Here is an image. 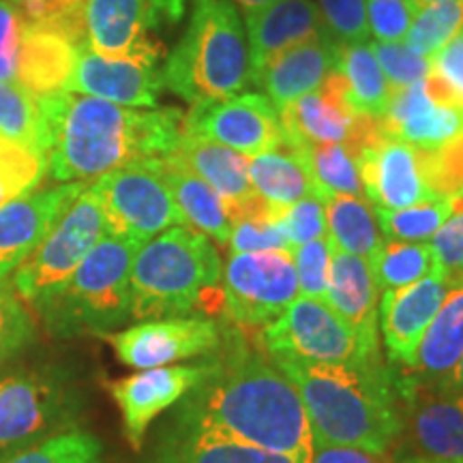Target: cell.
<instances>
[{
    "mask_svg": "<svg viewBox=\"0 0 463 463\" xmlns=\"http://www.w3.org/2000/svg\"><path fill=\"white\" fill-rule=\"evenodd\" d=\"M0 463H106V457L101 439L95 433L71 430L5 457Z\"/></svg>",
    "mask_w": 463,
    "mask_h": 463,
    "instance_id": "obj_41",
    "label": "cell"
},
{
    "mask_svg": "<svg viewBox=\"0 0 463 463\" xmlns=\"http://www.w3.org/2000/svg\"><path fill=\"white\" fill-rule=\"evenodd\" d=\"M380 288L373 279L369 260L352 256L333 247L328 270L326 303L335 314L344 317L369 345L380 347Z\"/></svg>",
    "mask_w": 463,
    "mask_h": 463,
    "instance_id": "obj_26",
    "label": "cell"
},
{
    "mask_svg": "<svg viewBox=\"0 0 463 463\" xmlns=\"http://www.w3.org/2000/svg\"><path fill=\"white\" fill-rule=\"evenodd\" d=\"M157 24H176L184 15V0H150Z\"/></svg>",
    "mask_w": 463,
    "mask_h": 463,
    "instance_id": "obj_54",
    "label": "cell"
},
{
    "mask_svg": "<svg viewBox=\"0 0 463 463\" xmlns=\"http://www.w3.org/2000/svg\"><path fill=\"white\" fill-rule=\"evenodd\" d=\"M245 22L253 73L279 52L326 34L314 0H273L245 14Z\"/></svg>",
    "mask_w": 463,
    "mask_h": 463,
    "instance_id": "obj_25",
    "label": "cell"
},
{
    "mask_svg": "<svg viewBox=\"0 0 463 463\" xmlns=\"http://www.w3.org/2000/svg\"><path fill=\"white\" fill-rule=\"evenodd\" d=\"M0 137L45 153L37 97L15 82H0Z\"/></svg>",
    "mask_w": 463,
    "mask_h": 463,
    "instance_id": "obj_37",
    "label": "cell"
},
{
    "mask_svg": "<svg viewBox=\"0 0 463 463\" xmlns=\"http://www.w3.org/2000/svg\"><path fill=\"white\" fill-rule=\"evenodd\" d=\"M436 273L449 288L463 283V211L453 213L431 239Z\"/></svg>",
    "mask_w": 463,
    "mask_h": 463,
    "instance_id": "obj_47",
    "label": "cell"
},
{
    "mask_svg": "<svg viewBox=\"0 0 463 463\" xmlns=\"http://www.w3.org/2000/svg\"><path fill=\"white\" fill-rule=\"evenodd\" d=\"M34 320L14 283L0 279V367L31 347Z\"/></svg>",
    "mask_w": 463,
    "mask_h": 463,
    "instance_id": "obj_43",
    "label": "cell"
},
{
    "mask_svg": "<svg viewBox=\"0 0 463 463\" xmlns=\"http://www.w3.org/2000/svg\"><path fill=\"white\" fill-rule=\"evenodd\" d=\"M213 372L215 363L165 364L108 382L109 395L123 416V431L131 449H140L150 422L204 384Z\"/></svg>",
    "mask_w": 463,
    "mask_h": 463,
    "instance_id": "obj_17",
    "label": "cell"
},
{
    "mask_svg": "<svg viewBox=\"0 0 463 463\" xmlns=\"http://www.w3.org/2000/svg\"><path fill=\"white\" fill-rule=\"evenodd\" d=\"M289 146L307 144H347L358 153L382 136L378 118L361 116L345 103L341 75L333 71L316 92L279 109Z\"/></svg>",
    "mask_w": 463,
    "mask_h": 463,
    "instance_id": "obj_15",
    "label": "cell"
},
{
    "mask_svg": "<svg viewBox=\"0 0 463 463\" xmlns=\"http://www.w3.org/2000/svg\"><path fill=\"white\" fill-rule=\"evenodd\" d=\"M159 170L172 191L174 204L181 213L183 223L206 234L219 247H228L232 222L217 191L202 181L198 174H194L187 165L181 164L174 155L159 157Z\"/></svg>",
    "mask_w": 463,
    "mask_h": 463,
    "instance_id": "obj_28",
    "label": "cell"
},
{
    "mask_svg": "<svg viewBox=\"0 0 463 463\" xmlns=\"http://www.w3.org/2000/svg\"><path fill=\"white\" fill-rule=\"evenodd\" d=\"M82 399L58 364L0 373V459L75 430Z\"/></svg>",
    "mask_w": 463,
    "mask_h": 463,
    "instance_id": "obj_7",
    "label": "cell"
},
{
    "mask_svg": "<svg viewBox=\"0 0 463 463\" xmlns=\"http://www.w3.org/2000/svg\"><path fill=\"white\" fill-rule=\"evenodd\" d=\"M307 463H397L389 453H372L358 447H345V444L314 442Z\"/></svg>",
    "mask_w": 463,
    "mask_h": 463,
    "instance_id": "obj_53",
    "label": "cell"
},
{
    "mask_svg": "<svg viewBox=\"0 0 463 463\" xmlns=\"http://www.w3.org/2000/svg\"><path fill=\"white\" fill-rule=\"evenodd\" d=\"M222 314L241 328L275 322L300 297L289 251L232 253L222 277Z\"/></svg>",
    "mask_w": 463,
    "mask_h": 463,
    "instance_id": "obj_11",
    "label": "cell"
},
{
    "mask_svg": "<svg viewBox=\"0 0 463 463\" xmlns=\"http://www.w3.org/2000/svg\"><path fill=\"white\" fill-rule=\"evenodd\" d=\"M222 277L223 264L211 239L189 225H172L133 258L131 317L222 314Z\"/></svg>",
    "mask_w": 463,
    "mask_h": 463,
    "instance_id": "obj_4",
    "label": "cell"
},
{
    "mask_svg": "<svg viewBox=\"0 0 463 463\" xmlns=\"http://www.w3.org/2000/svg\"><path fill=\"white\" fill-rule=\"evenodd\" d=\"M408 433L416 457L463 463V391L412 384Z\"/></svg>",
    "mask_w": 463,
    "mask_h": 463,
    "instance_id": "obj_22",
    "label": "cell"
},
{
    "mask_svg": "<svg viewBox=\"0 0 463 463\" xmlns=\"http://www.w3.org/2000/svg\"><path fill=\"white\" fill-rule=\"evenodd\" d=\"M431 386H439V389H449V391H463V356L459 358V363H457L455 367L438 382V384H431Z\"/></svg>",
    "mask_w": 463,
    "mask_h": 463,
    "instance_id": "obj_55",
    "label": "cell"
},
{
    "mask_svg": "<svg viewBox=\"0 0 463 463\" xmlns=\"http://www.w3.org/2000/svg\"><path fill=\"white\" fill-rule=\"evenodd\" d=\"M373 279L380 292L384 289H399L410 283L420 281L422 277L436 273L433 251L430 242H403V241H382L375 253L369 258Z\"/></svg>",
    "mask_w": 463,
    "mask_h": 463,
    "instance_id": "obj_35",
    "label": "cell"
},
{
    "mask_svg": "<svg viewBox=\"0 0 463 463\" xmlns=\"http://www.w3.org/2000/svg\"><path fill=\"white\" fill-rule=\"evenodd\" d=\"M164 84V69L157 61L144 58H106L80 45L75 56V67L67 90L75 95L95 97L116 106L148 108L157 106Z\"/></svg>",
    "mask_w": 463,
    "mask_h": 463,
    "instance_id": "obj_18",
    "label": "cell"
},
{
    "mask_svg": "<svg viewBox=\"0 0 463 463\" xmlns=\"http://www.w3.org/2000/svg\"><path fill=\"white\" fill-rule=\"evenodd\" d=\"M335 71L341 75L345 103L356 114L380 118L386 112L392 86L375 61L372 43H337Z\"/></svg>",
    "mask_w": 463,
    "mask_h": 463,
    "instance_id": "obj_31",
    "label": "cell"
},
{
    "mask_svg": "<svg viewBox=\"0 0 463 463\" xmlns=\"http://www.w3.org/2000/svg\"><path fill=\"white\" fill-rule=\"evenodd\" d=\"M463 28V0H442L416 11L403 43L416 54L431 58Z\"/></svg>",
    "mask_w": 463,
    "mask_h": 463,
    "instance_id": "obj_39",
    "label": "cell"
},
{
    "mask_svg": "<svg viewBox=\"0 0 463 463\" xmlns=\"http://www.w3.org/2000/svg\"><path fill=\"white\" fill-rule=\"evenodd\" d=\"M249 178L260 198L277 211L316 195L314 178L303 155L288 142L249 157Z\"/></svg>",
    "mask_w": 463,
    "mask_h": 463,
    "instance_id": "obj_30",
    "label": "cell"
},
{
    "mask_svg": "<svg viewBox=\"0 0 463 463\" xmlns=\"http://www.w3.org/2000/svg\"><path fill=\"white\" fill-rule=\"evenodd\" d=\"M108 236L106 217L90 184L58 217L34 253L15 270V292L37 309L65 283L82 260Z\"/></svg>",
    "mask_w": 463,
    "mask_h": 463,
    "instance_id": "obj_9",
    "label": "cell"
},
{
    "mask_svg": "<svg viewBox=\"0 0 463 463\" xmlns=\"http://www.w3.org/2000/svg\"><path fill=\"white\" fill-rule=\"evenodd\" d=\"M164 84L191 106L253 86L247 31L232 0H194L187 31L167 56Z\"/></svg>",
    "mask_w": 463,
    "mask_h": 463,
    "instance_id": "obj_5",
    "label": "cell"
},
{
    "mask_svg": "<svg viewBox=\"0 0 463 463\" xmlns=\"http://www.w3.org/2000/svg\"><path fill=\"white\" fill-rule=\"evenodd\" d=\"M234 5H239L242 9V14H251V11H258L266 7V5H270L273 0H232Z\"/></svg>",
    "mask_w": 463,
    "mask_h": 463,
    "instance_id": "obj_56",
    "label": "cell"
},
{
    "mask_svg": "<svg viewBox=\"0 0 463 463\" xmlns=\"http://www.w3.org/2000/svg\"><path fill=\"white\" fill-rule=\"evenodd\" d=\"M140 245L103 236L52 297L37 307L54 337L108 335L131 317V264Z\"/></svg>",
    "mask_w": 463,
    "mask_h": 463,
    "instance_id": "obj_6",
    "label": "cell"
},
{
    "mask_svg": "<svg viewBox=\"0 0 463 463\" xmlns=\"http://www.w3.org/2000/svg\"><path fill=\"white\" fill-rule=\"evenodd\" d=\"M450 215H453V206H450L449 195L419 202L408 208H397V211L375 208V219H378L382 234L391 241L403 242L431 241Z\"/></svg>",
    "mask_w": 463,
    "mask_h": 463,
    "instance_id": "obj_36",
    "label": "cell"
},
{
    "mask_svg": "<svg viewBox=\"0 0 463 463\" xmlns=\"http://www.w3.org/2000/svg\"><path fill=\"white\" fill-rule=\"evenodd\" d=\"M431 174L436 195L463 191V133L447 146L431 150Z\"/></svg>",
    "mask_w": 463,
    "mask_h": 463,
    "instance_id": "obj_51",
    "label": "cell"
},
{
    "mask_svg": "<svg viewBox=\"0 0 463 463\" xmlns=\"http://www.w3.org/2000/svg\"><path fill=\"white\" fill-rule=\"evenodd\" d=\"M378 125L392 140L438 150L463 133V106L449 84L431 71L419 84L392 89L389 108Z\"/></svg>",
    "mask_w": 463,
    "mask_h": 463,
    "instance_id": "obj_13",
    "label": "cell"
},
{
    "mask_svg": "<svg viewBox=\"0 0 463 463\" xmlns=\"http://www.w3.org/2000/svg\"><path fill=\"white\" fill-rule=\"evenodd\" d=\"M324 222L331 245L352 256L369 260L384 241L373 204L356 195L324 200Z\"/></svg>",
    "mask_w": 463,
    "mask_h": 463,
    "instance_id": "obj_33",
    "label": "cell"
},
{
    "mask_svg": "<svg viewBox=\"0 0 463 463\" xmlns=\"http://www.w3.org/2000/svg\"><path fill=\"white\" fill-rule=\"evenodd\" d=\"M367 3L369 34L375 42H403L408 34L416 7L410 0H364Z\"/></svg>",
    "mask_w": 463,
    "mask_h": 463,
    "instance_id": "obj_49",
    "label": "cell"
},
{
    "mask_svg": "<svg viewBox=\"0 0 463 463\" xmlns=\"http://www.w3.org/2000/svg\"><path fill=\"white\" fill-rule=\"evenodd\" d=\"M431 71L438 73L463 106V28L431 56Z\"/></svg>",
    "mask_w": 463,
    "mask_h": 463,
    "instance_id": "obj_52",
    "label": "cell"
},
{
    "mask_svg": "<svg viewBox=\"0 0 463 463\" xmlns=\"http://www.w3.org/2000/svg\"><path fill=\"white\" fill-rule=\"evenodd\" d=\"M294 148L303 155L314 178L316 195L322 202L333 195L364 198L354 148L347 144H307V146Z\"/></svg>",
    "mask_w": 463,
    "mask_h": 463,
    "instance_id": "obj_34",
    "label": "cell"
},
{
    "mask_svg": "<svg viewBox=\"0 0 463 463\" xmlns=\"http://www.w3.org/2000/svg\"><path fill=\"white\" fill-rule=\"evenodd\" d=\"M232 253L289 251L286 230L277 219V208L266 206L232 222L230 242Z\"/></svg>",
    "mask_w": 463,
    "mask_h": 463,
    "instance_id": "obj_42",
    "label": "cell"
},
{
    "mask_svg": "<svg viewBox=\"0 0 463 463\" xmlns=\"http://www.w3.org/2000/svg\"><path fill=\"white\" fill-rule=\"evenodd\" d=\"M372 50L392 89L419 84L431 73V58L416 54L403 42H373Z\"/></svg>",
    "mask_w": 463,
    "mask_h": 463,
    "instance_id": "obj_46",
    "label": "cell"
},
{
    "mask_svg": "<svg viewBox=\"0 0 463 463\" xmlns=\"http://www.w3.org/2000/svg\"><path fill=\"white\" fill-rule=\"evenodd\" d=\"M106 217L108 234L144 245L172 225H184L159 159L133 161L90 183Z\"/></svg>",
    "mask_w": 463,
    "mask_h": 463,
    "instance_id": "obj_10",
    "label": "cell"
},
{
    "mask_svg": "<svg viewBox=\"0 0 463 463\" xmlns=\"http://www.w3.org/2000/svg\"><path fill=\"white\" fill-rule=\"evenodd\" d=\"M89 187L84 181L33 189L0 208V279L15 273L42 245L58 217Z\"/></svg>",
    "mask_w": 463,
    "mask_h": 463,
    "instance_id": "obj_19",
    "label": "cell"
},
{
    "mask_svg": "<svg viewBox=\"0 0 463 463\" xmlns=\"http://www.w3.org/2000/svg\"><path fill=\"white\" fill-rule=\"evenodd\" d=\"M183 410L184 422L307 463L314 431L297 386L234 333L230 352Z\"/></svg>",
    "mask_w": 463,
    "mask_h": 463,
    "instance_id": "obj_2",
    "label": "cell"
},
{
    "mask_svg": "<svg viewBox=\"0 0 463 463\" xmlns=\"http://www.w3.org/2000/svg\"><path fill=\"white\" fill-rule=\"evenodd\" d=\"M26 26L43 28L69 39L75 48L86 42V0H11Z\"/></svg>",
    "mask_w": 463,
    "mask_h": 463,
    "instance_id": "obj_40",
    "label": "cell"
},
{
    "mask_svg": "<svg viewBox=\"0 0 463 463\" xmlns=\"http://www.w3.org/2000/svg\"><path fill=\"white\" fill-rule=\"evenodd\" d=\"M277 219L286 230L289 241V251L294 247L305 245V242L320 239L326 234V222H324V202L317 195L298 200L297 204L279 208Z\"/></svg>",
    "mask_w": 463,
    "mask_h": 463,
    "instance_id": "obj_48",
    "label": "cell"
},
{
    "mask_svg": "<svg viewBox=\"0 0 463 463\" xmlns=\"http://www.w3.org/2000/svg\"><path fill=\"white\" fill-rule=\"evenodd\" d=\"M363 191L375 208L397 211L442 198L433 191L431 150L382 136L356 153Z\"/></svg>",
    "mask_w": 463,
    "mask_h": 463,
    "instance_id": "obj_16",
    "label": "cell"
},
{
    "mask_svg": "<svg viewBox=\"0 0 463 463\" xmlns=\"http://www.w3.org/2000/svg\"><path fill=\"white\" fill-rule=\"evenodd\" d=\"M157 26L150 0H86V42L106 58L159 62L164 48L150 37Z\"/></svg>",
    "mask_w": 463,
    "mask_h": 463,
    "instance_id": "obj_20",
    "label": "cell"
},
{
    "mask_svg": "<svg viewBox=\"0 0 463 463\" xmlns=\"http://www.w3.org/2000/svg\"><path fill=\"white\" fill-rule=\"evenodd\" d=\"M262 345L270 358L337 367H380V347L369 345L324 300L298 297L262 328Z\"/></svg>",
    "mask_w": 463,
    "mask_h": 463,
    "instance_id": "obj_8",
    "label": "cell"
},
{
    "mask_svg": "<svg viewBox=\"0 0 463 463\" xmlns=\"http://www.w3.org/2000/svg\"><path fill=\"white\" fill-rule=\"evenodd\" d=\"M294 269H297L298 292L305 298L324 300L328 288V270H331L333 245L328 236L305 242V245L294 247L289 251Z\"/></svg>",
    "mask_w": 463,
    "mask_h": 463,
    "instance_id": "obj_44",
    "label": "cell"
},
{
    "mask_svg": "<svg viewBox=\"0 0 463 463\" xmlns=\"http://www.w3.org/2000/svg\"><path fill=\"white\" fill-rule=\"evenodd\" d=\"M116 358L125 367L153 369L213 354L222 347V326L206 316L140 320L133 326L108 335Z\"/></svg>",
    "mask_w": 463,
    "mask_h": 463,
    "instance_id": "obj_14",
    "label": "cell"
},
{
    "mask_svg": "<svg viewBox=\"0 0 463 463\" xmlns=\"http://www.w3.org/2000/svg\"><path fill=\"white\" fill-rule=\"evenodd\" d=\"M337 43L328 34L311 42L292 45L264 62L253 73V86H262L277 109L289 106L300 97L316 92L335 71Z\"/></svg>",
    "mask_w": 463,
    "mask_h": 463,
    "instance_id": "obj_24",
    "label": "cell"
},
{
    "mask_svg": "<svg viewBox=\"0 0 463 463\" xmlns=\"http://www.w3.org/2000/svg\"><path fill=\"white\" fill-rule=\"evenodd\" d=\"M78 48L52 31L26 26L17 61L15 84L24 86L34 97L67 90Z\"/></svg>",
    "mask_w": 463,
    "mask_h": 463,
    "instance_id": "obj_29",
    "label": "cell"
},
{
    "mask_svg": "<svg viewBox=\"0 0 463 463\" xmlns=\"http://www.w3.org/2000/svg\"><path fill=\"white\" fill-rule=\"evenodd\" d=\"M449 292V283L438 273L399 289L380 294L378 326L386 354L392 363L410 369L422 335L438 314Z\"/></svg>",
    "mask_w": 463,
    "mask_h": 463,
    "instance_id": "obj_21",
    "label": "cell"
},
{
    "mask_svg": "<svg viewBox=\"0 0 463 463\" xmlns=\"http://www.w3.org/2000/svg\"><path fill=\"white\" fill-rule=\"evenodd\" d=\"M320 11L324 33L335 43H361L369 37L364 0H314Z\"/></svg>",
    "mask_w": 463,
    "mask_h": 463,
    "instance_id": "obj_45",
    "label": "cell"
},
{
    "mask_svg": "<svg viewBox=\"0 0 463 463\" xmlns=\"http://www.w3.org/2000/svg\"><path fill=\"white\" fill-rule=\"evenodd\" d=\"M172 155L217 191L230 222L269 206L253 189L249 178V157L245 155L217 142L191 136H183Z\"/></svg>",
    "mask_w": 463,
    "mask_h": 463,
    "instance_id": "obj_23",
    "label": "cell"
},
{
    "mask_svg": "<svg viewBox=\"0 0 463 463\" xmlns=\"http://www.w3.org/2000/svg\"><path fill=\"white\" fill-rule=\"evenodd\" d=\"M183 131L184 136L217 142L245 157H256L286 142L279 109L260 92L195 103L184 114Z\"/></svg>",
    "mask_w": 463,
    "mask_h": 463,
    "instance_id": "obj_12",
    "label": "cell"
},
{
    "mask_svg": "<svg viewBox=\"0 0 463 463\" xmlns=\"http://www.w3.org/2000/svg\"><path fill=\"white\" fill-rule=\"evenodd\" d=\"M50 176L78 183L129 165L172 155L181 144L184 112L176 108L137 109L75 95H39Z\"/></svg>",
    "mask_w": 463,
    "mask_h": 463,
    "instance_id": "obj_1",
    "label": "cell"
},
{
    "mask_svg": "<svg viewBox=\"0 0 463 463\" xmlns=\"http://www.w3.org/2000/svg\"><path fill=\"white\" fill-rule=\"evenodd\" d=\"M403 463H444V461H431V459H422V457H410Z\"/></svg>",
    "mask_w": 463,
    "mask_h": 463,
    "instance_id": "obj_57",
    "label": "cell"
},
{
    "mask_svg": "<svg viewBox=\"0 0 463 463\" xmlns=\"http://www.w3.org/2000/svg\"><path fill=\"white\" fill-rule=\"evenodd\" d=\"M273 361L297 386L314 442L389 453L403 422L382 367L354 369L289 358Z\"/></svg>",
    "mask_w": 463,
    "mask_h": 463,
    "instance_id": "obj_3",
    "label": "cell"
},
{
    "mask_svg": "<svg viewBox=\"0 0 463 463\" xmlns=\"http://www.w3.org/2000/svg\"><path fill=\"white\" fill-rule=\"evenodd\" d=\"M26 22L11 0H0V82H15Z\"/></svg>",
    "mask_w": 463,
    "mask_h": 463,
    "instance_id": "obj_50",
    "label": "cell"
},
{
    "mask_svg": "<svg viewBox=\"0 0 463 463\" xmlns=\"http://www.w3.org/2000/svg\"><path fill=\"white\" fill-rule=\"evenodd\" d=\"M161 463H297L286 455L184 422L164 450Z\"/></svg>",
    "mask_w": 463,
    "mask_h": 463,
    "instance_id": "obj_32",
    "label": "cell"
},
{
    "mask_svg": "<svg viewBox=\"0 0 463 463\" xmlns=\"http://www.w3.org/2000/svg\"><path fill=\"white\" fill-rule=\"evenodd\" d=\"M50 172L48 155L0 137V208L39 189Z\"/></svg>",
    "mask_w": 463,
    "mask_h": 463,
    "instance_id": "obj_38",
    "label": "cell"
},
{
    "mask_svg": "<svg viewBox=\"0 0 463 463\" xmlns=\"http://www.w3.org/2000/svg\"><path fill=\"white\" fill-rule=\"evenodd\" d=\"M463 356V283L449 288L438 314L416 347L408 372L412 384H438Z\"/></svg>",
    "mask_w": 463,
    "mask_h": 463,
    "instance_id": "obj_27",
    "label": "cell"
}]
</instances>
